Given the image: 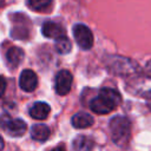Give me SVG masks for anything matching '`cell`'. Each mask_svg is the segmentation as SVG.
Instances as JSON below:
<instances>
[{"label": "cell", "mask_w": 151, "mask_h": 151, "mask_svg": "<svg viewBox=\"0 0 151 151\" xmlns=\"http://www.w3.org/2000/svg\"><path fill=\"white\" fill-rule=\"evenodd\" d=\"M122 103V97L118 91L111 87H104L99 91L98 96L90 103V109L98 114H106L113 111Z\"/></svg>", "instance_id": "6da1fadb"}, {"label": "cell", "mask_w": 151, "mask_h": 151, "mask_svg": "<svg viewBox=\"0 0 151 151\" xmlns=\"http://www.w3.org/2000/svg\"><path fill=\"white\" fill-rule=\"evenodd\" d=\"M110 131L112 140L118 146H125L131 138V123L124 116H116L110 120Z\"/></svg>", "instance_id": "7a4b0ae2"}, {"label": "cell", "mask_w": 151, "mask_h": 151, "mask_svg": "<svg viewBox=\"0 0 151 151\" xmlns=\"http://www.w3.org/2000/svg\"><path fill=\"white\" fill-rule=\"evenodd\" d=\"M107 70L111 73L119 74V76H133L138 70V64L132 59L124 58V57H110L106 63Z\"/></svg>", "instance_id": "3957f363"}, {"label": "cell", "mask_w": 151, "mask_h": 151, "mask_svg": "<svg viewBox=\"0 0 151 151\" xmlns=\"http://www.w3.org/2000/svg\"><path fill=\"white\" fill-rule=\"evenodd\" d=\"M126 90L133 96L151 99V77H134L126 84Z\"/></svg>", "instance_id": "277c9868"}, {"label": "cell", "mask_w": 151, "mask_h": 151, "mask_svg": "<svg viewBox=\"0 0 151 151\" xmlns=\"http://www.w3.org/2000/svg\"><path fill=\"white\" fill-rule=\"evenodd\" d=\"M0 127L12 137H20L27 130L26 123L22 119L12 118L8 114H2L0 117Z\"/></svg>", "instance_id": "5b68a950"}, {"label": "cell", "mask_w": 151, "mask_h": 151, "mask_svg": "<svg viewBox=\"0 0 151 151\" xmlns=\"http://www.w3.org/2000/svg\"><path fill=\"white\" fill-rule=\"evenodd\" d=\"M73 35H74V39H76L77 44L83 50H90L92 47V45H93V34H92L91 29L87 26H85L83 24L74 25Z\"/></svg>", "instance_id": "8992f818"}, {"label": "cell", "mask_w": 151, "mask_h": 151, "mask_svg": "<svg viewBox=\"0 0 151 151\" xmlns=\"http://www.w3.org/2000/svg\"><path fill=\"white\" fill-rule=\"evenodd\" d=\"M72 74L67 70H61L55 77V91L59 96H65L70 92L72 85Z\"/></svg>", "instance_id": "52a82bcc"}, {"label": "cell", "mask_w": 151, "mask_h": 151, "mask_svg": "<svg viewBox=\"0 0 151 151\" xmlns=\"http://www.w3.org/2000/svg\"><path fill=\"white\" fill-rule=\"evenodd\" d=\"M19 85H20L21 90H24L26 92L34 91L38 85L37 74L32 70H24L19 78Z\"/></svg>", "instance_id": "ba28073f"}, {"label": "cell", "mask_w": 151, "mask_h": 151, "mask_svg": "<svg viewBox=\"0 0 151 151\" xmlns=\"http://www.w3.org/2000/svg\"><path fill=\"white\" fill-rule=\"evenodd\" d=\"M41 32L45 37L51 38V39H58L65 35V29L61 25L53 22V21H47L42 25Z\"/></svg>", "instance_id": "9c48e42d"}, {"label": "cell", "mask_w": 151, "mask_h": 151, "mask_svg": "<svg viewBox=\"0 0 151 151\" xmlns=\"http://www.w3.org/2000/svg\"><path fill=\"white\" fill-rule=\"evenodd\" d=\"M51 111V107L47 103L44 101H37L34 103L31 107H29V116L34 119H39L42 120L45 118H47L48 113Z\"/></svg>", "instance_id": "30bf717a"}, {"label": "cell", "mask_w": 151, "mask_h": 151, "mask_svg": "<svg viewBox=\"0 0 151 151\" xmlns=\"http://www.w3.org/2000/svg\"><path fill=\"white\" fill-rule=\"evenodd\" d=\"M24 57H25L24 51L20 47H17V46H13V47L8 48L7 52H6V61L11 67H17L22 61Z\"/></svg>", "instance_id": "8fae6325"}, {"label": "cell", "mask_w": 151, "mask_h": 151, "mask_svg": "<svg viewBox=\"0 0 151 151\" xmlns=\"http://www.w3.org/2000/svg\"><path fill=\"white\" fill-rule=\"evenodd\" d=\"M71 122L76 129H86V127L91 126L94 120L91 114H88L86 112H78L72 117Z\"/></svg>", "instance_id": "7c38bea8"}, {"label": "cell", "mask_w": 151, "mask_h": 151, "mask_svg": "<svg viewBox=\"0 0 151 151\" xmlns=\"http://www.w3.org/2000/svg\"><path fill=\"white\" fill-rule=\"evenodd\" d=\"M94 147V142L91 137L80 134L76 137L73 140V149L74 151H92Z\"/></svg>", "instance_id": "4fadbf2b"}, {"label": "cell", "mask_w": 151, "mask_h": 151, "mask_svg": "<svg viewBox=\"0 0 151 151\" xmlns=\"http://www.w3.org/2000/svg\"><path fill=\"white\" fill-rule=\"evenodd\" d=\"M31 136L38 142H44L50 137V129L45 124H34L31 129Z\"/></svg>", "instance_id": "5bb4252c"}, {"label": "cell", "mask_w": 151, "mask_h": 151, "mask_svg": "<svg viewBox=\"0 0 151 151\" xmlns=\"http://www.w3.org/2000/svg\"><path fill=\"white\" fill-rule=\"evenodd\" d=\"M71 48H72V44H71L70 39H68L66 35L55 39V50H57L59 53L66 54V53H68V52L71 51Z\"/></svg>", "instance_id": "9a60e30c"}, {"label": "cell", "mask_w": 151, "mask_h": 151, "mask_svg": "<svg viewBox=\"0 0 151 151\" xmlns=\"http://www.w3.org/2000/svg\"><path fill=\"white\" fill-rule=\"evenodd\" d=\"M51 4L52 0H27L28 7L33 11H45Z\"/></svg>", "instance_id": "2e32d148"}, {"label": "cell", "mask_w": 151, "mask_h": 151, "mask_svg": "<svg viewBox=\"0 0 151 151\" xmlns=\"http://www.w3.org/2000/svg\"><path fill=\"white\" fill-rule=\"evenodd\" d=\"M6 85H7V83H6V79L2 77V76H0V97L4 94V92H5V90H6Z\"/></svg>", "instance_id": "e0dca14e"}, {"label": "cell", "mask_w": 151, "mask_h": 151, "mask_svg": "<svg viewBox=\"0 0 151 151\" xmlns=\"http://www.w3.org/2000/svg\"><path fill=\"white\" fill-rule=\"evenodd\" d=\"M144 72H145L149 77H151V60H149V61L146 63V65H145V67H144Z\"/></svg>", "instance_id": "ac0fdd59"}, {"label": "cell", "mask_w": 151, "mask_h": 151, "mask_svg": "<svg viewBox=\"0 0 151 151\" xmlns=\"http://www.w3.org/2000/svg\"><path fill=\"white\" fill-rule=\"evenodd\" d=\"M4 149V139H2V137L0 136V151Z\"/></svg>", "instance_id": "d6986e66"}, {"label": "cell", "mask_w": 151, "mask_h": 151, "mask_svg": "<svg viewBox=\"0 0 151 151\" xmlns=\"http://www.w3.org/2000/svg\"><path fill=\"white\" fill-rule=\"evenodd\" d=\"M52 151H64L63 149H60V147H57V149H53Z\"/></svg>", "instance_id": "ffe728a7"}]
</instances>
